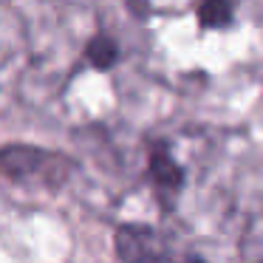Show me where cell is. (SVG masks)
<instances>
[{
  "instance_id": "1",
  "label": "cell",
  "mask_w": 263,
  "mask_h": 263,
  "mask_svg": "<svg viewBox=\"0 0 263 263\" xmlns=\"http://www.w3.org/2000/svg\"><path fill=\"white\" fill-rule=\"evenodd\" d=\"M139 57L150 77L210 93L263 71V0H130Z\"/></svg>"
},
{
  "instance_id": "2",
  "label": "cell",
  "mask_w": 263,
  "mask_h": 263,
  "mask_svg": "<svg viewBox=\"0 0 263 263\" xmlns=\"http://www.w3.org/2000/svg\"><path fill=\"white\" fill-rule=\"evenodd\" d=\"M29 93L60 108L74 122H99L119 102L122 43L105 29L99 14L65 9L26 40Z\"/></svg>"
},
{
  "instance_id": "3",
  "label": "cell",
  "mask_w": 263,
  "mask_h": 263,
  "mask_svg": "<svg viewBox=\"0 0 263 263\" xmlns=\"http://www.w3.org/2000/svg\"><path fill=\"white\" fill-rule=\"evenodd\" d=\"M204 156L206 150L198 136H167L150 150V187L167 212H176L187 204L190 190L201 181Z\"/></svg>"
},
{
  "instance_id": "4",
  "label": "cell",
  "mask_w": 263,
  "mask_h": 263,
  "mask_svg": "<svg viewBox=\"0 0 263 263\" xmlns=\"http://www.w3.org/2000/svg\"><path fill=\"white\" fill-rule=\"evenodd\" d=\"M26 26L6 0H0V71L26 54Z\"/></svg>"
}]
</instances>
